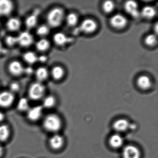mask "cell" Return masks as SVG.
Listing matches in <instances>:
<instances>
[{"mask_svg": "<svg viewBox=\"0 0 158 158\" xmlns=\"http://www.w3.org/2000/svg\"><path fill=\"white\" fill-rule=\"evenodd\" d=\"M64 14L63 10L59 7L52 9L47 16L48 25L50 27H57L63 22Z\"/></svg>", "mask_w": 158, "mask_h": 158, "instance_id": "cell-1", "label": "cell"}, {"mask_svg": "<svg viewBox=\"0 0 158 158\" xmlns=\"http://www.w3.org/2000/svg\"><path fill=\"white\" fill-rule=\"evenodd\" d=\"M43 126L44 128L48 132L56 133L61 127V120L57 114H49L44 118Z\"/></svg>", "mask_w": 158, "mask_h": 158, "instance_id": "cell-2", "label": "cell"}, {"mask_svg": "<svg viewBox=\"0 0 158 158\" xmlns=\"http://www.w3.org/2000/svg\"><path fill=\"white\" fill-rule=\"evenodd\" d=\"M46 90V87L42 83L35 82L29 87L28 91V97L33 101L39 100L44 98Z\"/></svg>", "mask_w": 158, "mask_h": 158, "instance_id": "cell-3", "label": "cell"}, {"mask_svg": "<svg viewBox=\"0 0 158 158\" xmlns=\"http://www.w3.org/2000/svg\"><path fill=\"white\" fill-rule=\"evenodd\" d=\"M97 28V24L96 22L90 19H87L82 22L78 27L74 30L76 34L83 32L85 33H91L95 31Z\"/></svg>", "mask_w": 158, "mask_h": 158, "instance_id": "cell-4", "label": "cell"}, {"mask_svg": "<svg viewBox=\"0 0 158 158\" xmlns=\"http://www.w3.org/2000/svg\"><path fill=\"white\" fill-rule=\"evenodd\" d=\"M15 100V95L10 91L0 92V107L8 108L10 107Z\"/></svg>", "mask_w": 158, "mask_h": 158, "instance_id": "cell-5", "label": "cell"}, {"mask_svg": "<svg viewBox=\"0 0 158 158\" xmlns=\"http://www.w3.org/2000/svg\"><path fill=\"white\" fill-rule=\"evenodd\" d=\"M18 44L21 47L27 48L30 47L34 42V38L32 34L27 31H24L17 36Z\"/></svg>", "mask_w": 158, "mask_h": 158, "instance_id": "cell-6", "label": "cell"}, {"mask_svg": "<svg viewBox=\"0 0 158 158\" xmlns=\"http://www.w3.org/2000/svg\"><path fill=\"white\" fill-rule=\"evenodd\" d=\"M43 109V107L40 105H38L29 108L27 111V119L32 122L37 121L42 116Z\"/></svg>", "mask_w": 158, "mask_h": 158, "instance_id": "cell-7", "label": "cell"}, {"mask_svg": "<svg viewBox=\"0 0 158 158\" xmlns=\"http://www.w3.org/2000/svg\"><path fill=\"white\" fill-rule=\"evenodd\" d=\"M25 67L18 61H12L9 64L8 70L14 76H20L24 73Z\"/></svg>", "mask_w": 158, "mask_h": 158, "instance_id": "cell-8", "label": "cell"}, {"mask_svg": "<svg viewBox=\"0 0 158 158\" xmlns=\"http://www.w3.org/2000/svg\"><path fill=\"white\" fill-rule=\"evenodd\" d=\"M14 9V4L10 0H0V16L10 15Z\"/></svg>", "mask_w": 158, "mask_h": 158, "instance_id": "cell-9", "label": "cell"}, {"mask_svg": "<svg viewBox=\"0 0 158 158\" xmlns=\"http://www.w3.org/2000/svg\"><path fill=\"white\" fill-rule=\"evenodd\" d=\"M110 23L112 26L117 29H122L127 24V18L123 15L116 14L111 18Z\"/></svg>", "mask_w": 158, "mask_h": 158, "instance_id": "cell-10", "label": "cell"}, {"mask_svg": "<svg viewBox=\"0 0 158 158\" xmlns=\"http://www.w3.org/2000/svg\"><path fill=\"white\" fill-rule=\"evenodd\" d=\"M123 158H140V152L139 149L133 145L126 146L123 150Z\"/></svg>", "mask_w": 158, "mask_h": 158, "instance_id": "cell-11", "label": "cell"}, {"mask_svg": "<svg viewBox=\"0 0 158 158\" xmlns=\"http://www.w3.org/2000/svg\"><path fill=\"white\" fill-rule=\"evenodd\" d=\"M124 9L133 18H138L140 15L138 6L135 2L133 1L127 2L125 4Z\"/></svg>", "mask_w": 158, "mask_h": 158, "instance_id": "cell-12", "label": "cell"}, {"mask_svg": "<svg viewBox=\"0 0 158 158\" xmlns=\"http://www.w3.org/2000/svg\"><path fill=\"white\" fill-rule=\"evenodd\" d=\"M64 139L61 135L55 134L52 135L49 140V144L52 148L54 150L60 149L63 146Z\"/></svg>", "mask_w": 158, "mask_h": 158, "instance_id": "cell-13", "label": "cell"}, {"mask_svg": "<svg viewBox=\"0 0 158 158\" xmlns=\"http://www.w3.org/2000/svg\"><path fill=\"white\" fill-rule=\"evenodd\" d=\"M54 43L59 46H63L72 42L73 39L69 38L66 35L61 32L56 33L53 36Z\"/></svg>", "mask_w": 158, "mask_h": 158, "instance_id": "cell-14", "label": "cell"}, {"mask_svg": "<svg viewBox=\"0 0 158 158\" xmlns=\"http://www.w3.org/2000/svg\"><path fill=\"white\" fill-rule=\"evenodd\" d=\"M130 123L126 119H120L116 120L113 124V127L115 131L125 132L129 129Z\"/></svg>", "mask_w": 158, "mask_h": 158, "instance_id": "cell-15", "label": "cell"}, {"mask_svg": "<svg viewBox=\"0 0 158 158\" xmlns=\"http://www.w3.org/2000/svg\"><path fill=\"white\" fill-rule=\"evenodd\" d=\"M49 73L46 67L41 66L39 67L35 71V75L38 82L42 83L47 80L48 77Z\"/></svg>", "mask_w": 158, "mask_h": 158, "instance_id": "cell-16", "label": "cell"}, {"mask_svg": "<svg viewBox=\"0 0 158 158\" xmlns=\"http://www.w3.org/2000/svg\"><path fill=\"white\" fill-rule=\"evenodd\" d=\"M6 27L8 30L11 32L18 31L21 27V21L16 17H12L7 21Z\"/></svg>", "mask_w": 158, "mask_h": 158, "instance_id": "cell-17", "label": "cell"}, {"mask_svg": "<svg viewBox=\"0 0 158 158\" xmlns=\"http://www.w3.org/2000/svg\"><path fill=\"white\" fill-rule=\"evenodd\" d=\"M137 84L140 88L147 89L151 86L152 82L148 77L147 76H140L137 80Z\"/></svg>", "mask_w": 158, "mask_h": 158, "instance_id": "cell-18", "label": "cell"}, {"mask_svg": "<svg viewBox=\"0 0 158 158\" xmlns=\"http://www.w3.org/2000/svg\"><path fill=\"white\" fill-rule=\"evenodd\" d=\"M109 143L111 147L114 148H118L123 145V139L120 135L114 134L110 137Z\"/></svg>", "mask_w": 158, "mask_h": 158, "instance_id": "cell-19", "label": "cell"}, {"mask_svg": "<svg viewBox=\"0 0 158 158\" xmlns=\"http://www.w3.org/2000/svg\"><path fill=\"white\" fill-rule=\"evenodd\" d=\"M10 129L8 125L4 124L0 125V141H7L10 138Z\"/></svg>", "mask_w": 158, "mask_h": 158, "instance_id": "cell-20", "label": "cell"}, {"mask_svg": "<svg viewBox=\"0 0 158 158\" xmlns=\"http://www.w3.org/2000/svg\"><path fill=\"white\" fill-rule=\"evenodd\" d=\"M35 46L38 51L41 52H44L49 48L50 43L47 39L42 38L36 42Z\"/></svg>", "mask_w": 158, "mask_h": 158, "instance_id": "cell-21", "label": "cell"}, {"mask_svg": "<svg viewBox=\"0 0 158 158\" xmlns=\"http://www.w3.org/2000/svg\"><path fill=\"white\" fill-rule=\"evenodd\" d=\"M140 15L144 18L151 19L156 15V11L155 8L152 6H146L142 9Z\"/></svg>", "mask_w": 158, "mask_h": 158, "instance_id": "cell-22", "label": "cell"}, {"mask_svg": "<svg viewBox=\"0 0 158 158\" xmlns=\"http://www.w3.org/2000/svg\"><path fill=\"white\" fill-rule=\"evenodd\" d=\"M23 58L26 62L29 64H33L38 61V56L34 52L28 51L24 54Z\"/></svg>", "mask_w": 158, "mask_h": 158, "instance_id": "cell-23", "label": "cell"}, {"mask_svg": "<svg viewBox=\"0 0 158 158\" xmlns=\"http://www.w3.org/2000/svg\"><path fill=\"white\" fill-rule=\"evenodd\" d=\"M38 22L37 16L32 14L27 16L25 20V24L27 28L32 29L36 26Z\"/></svg>", "mask_w": 158, "mask_h": 158, "instance_id": "cell-24", "label": "cell"}, {"mask_svg": "<svg viewBox=\"0 0 158 158\" xmlns=\"http://www.w3.org/2000/svg\"><path fill=\"white\" fill-rule=\"evenodd\" d=\"M17 109L21 112H27L30 108L29 100L26 98H22L18 101Z\"/></svg>", "mask_w": 158, "mask_h": 158, "instance_id": "cell-25", "label": "cell"}, {"mask_svg": "<svg viewBox=\"0 0 158 158\" xmlns=\"http://www.w3.org/2000/svg\"><path fill=\"white\" fill-rule=\"evenodd\" d=\"M64 70L60 66H54L51 71V75L52 77L56 80H60L64 75Z\"/></svg>", "mask_w": 158, "mask_h": 158, "instance_id": "cell-26", "label": "cell"}, {"mask_svg": "<svg viewBox=\"0 0 158 158\" xmlns=\"http://www.w3.org/2000/svg\"><path fill=\"white\" fill-rule=\"evenodd\" d=\"M56 99L55 97L52 95L47 96L43 99L42 101V107L50 109L54 107L56 103Z\"/></svg>", "mask_w": 158, "mask_h": 158, "instance_id": "cell-27", "label": "cell"}, {"mask_svg": "<svg viewBox=\"0 0 158 158\" xmlns=\"http://www.w3.org/2000/svg\"><path fill=\"white\" fill-rule=\"evenodd\" d=\"M50 27L48 25H41L38 26L36 29V34L41 38H45L49 34Z\"/></svg>", "mask_w": 158, "mask_h": 158, "instance_id": "cell-28", "label": "cell"}, {"mask_svg": "<svg viewBox=\"0 0 158 158\" xmlns=\"http://www.w3.org/2000/svg\"><path fill=\"white\" fill-rule=\"evenodd\" d=\"M78 18L76 15L73 13L68 15L66 17L67 24L71 27L75 26L78 23Z\"/></svg>", "mask_w": 158, "mask_h": 158, "instance_id": "cell-29", "label": "cell"}, {"mask_svg": "<svg viewBox=\"0 0 158 158\" xmlns=\"http://www.w3.org/2000/svg\"><path fill=\"white\" fill-rule=\"evenodd\" d=\"M114 9V3L111 1H105L102 5V9L106 13H110Z\"/></svg>", "mask_w": 158, "mask_h": 158, "instance_id": "cell-30", "label": "cell"}, {"mask_svg": "<svg viewBox=\"0 0 158 158\" xmlns=\"http://www.w3.org/2000/svg\"><path fill=\"white\" fill-rule=\"evenodd\" d=\"M5 42L6 44L10 47H13L18 44L17 36L12 35L7 36L5 38Z\"/></svg>", "mask_w": 158, "mask_h": 158, "instance_id": "cell-31", "label": "cell"}, {"mask_svg": "<svg viewBox=\"0 0 158 158\" xmlns=\"http://www.w3.org/2000/svg\"><path fill=\"white\" fill-rule=\"evenodd\" d=\"M145 41L146 44L148 46H153L157 42V38L155 35L150 34L146 37Z\"/></svg>", "mask_w": 158, "mask_h": 158, "instance_id": "cell-32", "label": "cell"}, {"mask_svg": "<svg viewBox=\"0 0 158 158\" xmlns=\"http://www.w3.org/2000/svg\"><path fill=\"white\" fill-rule=\"evenodd\" d=\"M20 88H21V86L18 82L14 81V82H12L10 84V91L12 92L14 94L18 92L20 90Z\"/></svg>", "mask_w": 158, "mask_h": 158, "instance_id": "cell-33", "label": "cell"}, {"mask_svg": "<svg viewBox=\"0 0 158 158\" xmlns=\"http://www.w3.org/2000/svg\"><path fill=\"white\" fill-rule=\"evenodd\" d=\"M34 73V69L31 67H27L24 69V73L27 75H31Z\"/></svg>", "mask_w": 158, "mask_h": 158, "instance_id": "cell-34", "label": "cell"}, {"mask_svg": "<svg viewBox=\"0 0 158 158\" xmlns=\"http://www.w3.org/2000/svg\"><path fill=\"white\" fill-rule=\"evenodd\" d=\"M48 57L46 55H42L40 56L38 58V61H39L40 62L43 63L46 62L48 60Z\"/></svg>", "mask_w": 158, "mask_h": 158, "instance_id": "cell-35", "label": "cell"}, {"mask_svg": "<svg viewBox=\"0 0 158 158\" xmlns=\"http://www.w3.org/2000/svg\"><path fill=\"white\" fill-rule=\"evenodd\" d=\"M5 119V115L2 112L0 111V123H1Z\"/></svg>", "mask_w": 158, "mask_h": 158, "instance_id": "cell-36", "label": "cell"}, {"mask_svg": "<svg viewBox=\"0 0 158 158\" xmlns=\"http://www.w3.org/2000/svg\"><path fill=\"white\" fill-rule=\"evenodd\" d=\"M4 52H5V51H4V48L2 46V43L0 41V54H2Z\"/></svg>", "mask_w": 158, "mask_h": 158, "instance_id": "cell-37", "label": "cell"}, {"mask_svg": "<svg viewBox=\"0 0 158 158\" xmlns=\"http://www.w3.org/2000/svg\"><path fill=\"white\" fill-rule=\"evenodd\" d=\"M3 153H4V150L2 146L0 145V157H1L3 155Z\"/></svg>", "mask_w": 158, "mask_h": 158, "instance_id": "cell-38", "label": "cell"}]
</instances>
